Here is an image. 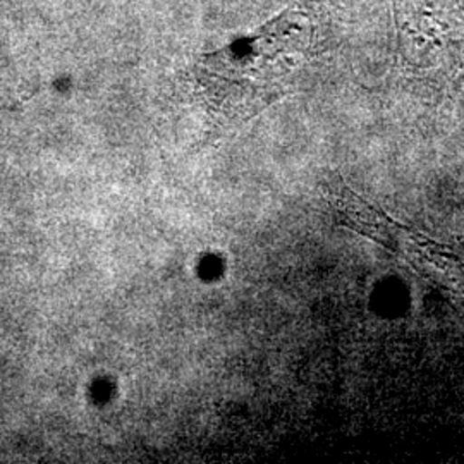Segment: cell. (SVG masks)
Wrapping results in <instances>:
<instances>
[{
  "label": "cell",
  "mask_w": 464,
  "mask_h": 464,
  "mask_svg": "<svg viewBox=\"0 0 464 464\" xmlns=\"http://www.w3.org/2000/svg\"><path fill=\"white\" fill-rule=\"evenodd\" d=\"M332 49L316 0H293L256 32L195 63L199 92L212 111L231 121L262 112L296 90Z\"/></svg>",
  "instance_id": "cell-1"
},
{
  "label": "cell",
  "mask_w": 464,
  "mask_h": 464,
  "mask_svg": "<svg viewBox=\"0 0 464 464\" xmlns=\"http://www.w3.org/2000/svg\"><path fill=\"white\" fill-rule=\"evenodd\" d=\"M401 72L437 95L464 83V0H391Z\"/></svg>",
  "instance_id": "cell-2"
}]
</instances>
